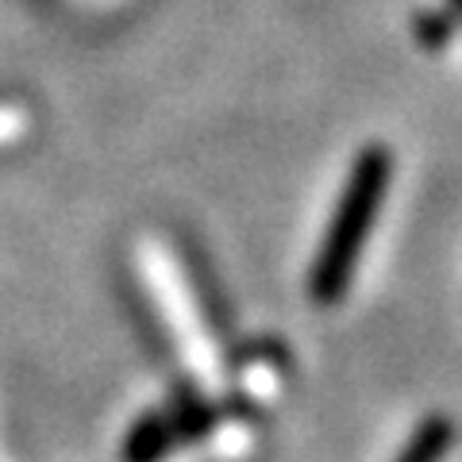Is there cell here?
Returning <instances> with one entry per match:
<instances>
[{
	"label": "cell",
	"mask_w": 462,
	"mask_h": 462,
	"mask_svg": "<svg viewBox=\"0 0 462 462\" xmlns=\"http://www.w3.org/2000/svg\"><path fill=\"white\" fill-rule=\"evenodd\" d=\"M382 189H385V158L374 151L363 158L358 166L351 189H346V200H343V212L336 227L328 236V247H324V258L316 266V293L320 297H331L339 293L346 285V273L355 266V254H358V243H363L366 227L374 220V208L382 200Z\"/></svg>",
	"instance_id": "cell-1"
}]
</instances>
